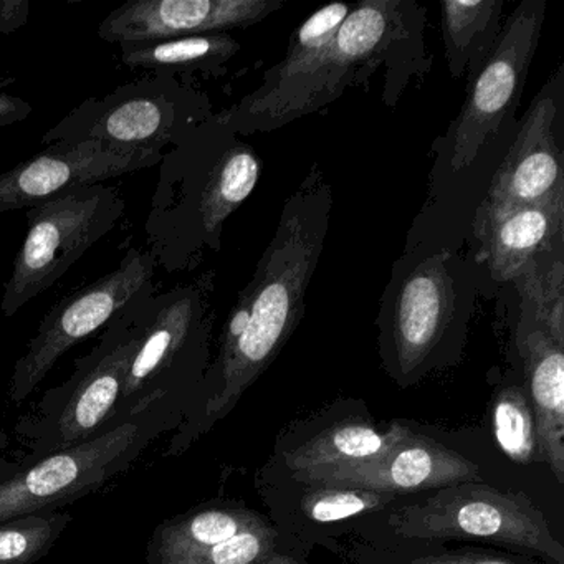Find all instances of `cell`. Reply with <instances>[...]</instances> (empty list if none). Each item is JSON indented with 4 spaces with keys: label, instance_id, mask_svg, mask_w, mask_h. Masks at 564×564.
I'll return each mask as SVG.
<instances>
[{
    "label": "cell",
    "instance_id": "1f68e13d",
    "mask_svg": "<svg viewBox=\"0 0 564 564\" xmlns=\"http://www.w3.org/2000/svg\"><path fill=\"white\" fill-rule=\"evenodd\" d=\"M21 470V464L12 460V458L0 455V484L14 477L18 471Z\"/></svg>",
    "mask_w": 564,
    "mask_h": 564
},
{
    "label": "cell",
    "instance_id": "cb8c5ba5",
    "mask_svg": "<svg viewBox=\"0 0 564 564\" xmlns=\"http://www.w3.org/2000/svg\"><path fill=\"white\" fill-rule=\"evenodd\" d=\"M68 511H48L0 523V564H35L70 527Z\"/></svg>",
    "mask_w": 564,
    "mask_h": 564
},
{
    "label": "cell",
    "instance_id": "83f0119b",
    "mask_svg": "<svg viewBox=\"0 0 564 564\" xmlns=\"http://www.w3.org/2000/svg\"><path fill=\"white\" fill-rule=\"evenodd\" d=\"M276 531L265 520L210 547L189 564H269L276 556Z\"/></svg>",
    "mask_w": 564,
    "mask_h": 564
},
{
    "label": "cell",
    "instance_id": "d6a6232c",
    "mask_svg": "<svg viewBox=\"0 0 564 564\" xmlns=\"http://www.w3.org/2000/svg\"><path fill=\"white\" fill-rule=\"evenodd\" d=\"M9 444H11V438L6 434L4 431H0V455H4V452L8 451Z\"/></svg>",
    "mask_w": 564,
    "mask_h": 564
},
{
    "label": "cell",
    "instance_id": "30bf717a",
    "mask_svg": "<svg viewBox=\"0 0 564 564\" xmlns=\"http://www.w3.org/2000/svg\"><path fill=\"white\" fill-rule=\"evenodd\" d=\"M543 0H527L508 19L498 42L471 82L454 130L452 170L464 171L498 134L523 90L540 39Z\"/></svg>",
    "mask_w": 564,
    "mask_h": 564
},
{
    "label": "cell",
    "instance_id": "484cf974",
    "mask_svg": "<svg viewBox=\"0 0 564 564\" xmlns=\"http://www.w3.org/2000/svg\"><path fill=\"white\" fill-rule=\"evenodd\" d=\"M394 498L395 495L359 488L316 487L315 490L306 491L302 510L316 523H336L386 507Z\"/></svg>",
    "mask_w": 564,
    "mask_h": 564
},
{
    "label": "cell",
    "instance_id": "603a6c76",
    "mask_svg": "<svg viewBox=\"0 0 564 564\" xmlns=\"http://www.w3.org/2000/svg\"><path fill=\"white\" fill-rule=\"evenodd\" d=\"M501 0L442 2V31L448 68L455 78L477 74L500 35Z\"/></svg>",
    "mask_w": 564,
    "mask_h": 564
},
{
    "label": "cell",
    "instance_id": "8fae6325",
    "mask_svg": "<svg viewBox=\"0 0 564 564\" xmlns=\"http://www.w3.org/2000/svg\"><path fill=\"white\" fill-rule=\"evenodd\" d=\"M352 6L329 4L296 29L286 57L263 78V85L243 98L216 123L229 131L272 130L306 115L310 82L322 65Z\"/></svg>",
    "mask_w": 564,
    "mask_h": 564
},
{
    "label": "cell",
    "instance_id": "52a82bcc",
    "mask_svg": "<svg viewBox=\"0 0 564 564\" xmlns=\"http://www.w3.org/2000/svg\"><path fill=\"white\" fill-rule=\"evenodd\" d=\"M200 117L199 95L177 77L151 74L82 101L45 133L42 144L98 141L118 150L166 153L196 130Z\"/></svg>",
    "mask_w": 564,
    "mask_h": 564
},
{
    "label": "cell",
    "instance_id": "7402d4cb",
    "mask_svg": "<svg viewBox=\"0 0 564 564\" xmlns=\"http://www.w3.org/2000/svg\"><path fill=\"white\" fill-rule=\"evenodd\" d=\"M121 64L131 70L177 77L191 72H214L239 51L227 34L191 35L167 41L120 45Z\"/></svg>",
    "mask_w": 564,
    "mask_h": 564
},
{
    "label": "cell",
    "instance_id": "2e32d148",
    "mask_svg": "<svg viewBox=\"0 0 564 564\" xmlns=\"http://www.w3.org/2000/svg\"><path fill=\"white\" fill-rule=\"evenodd\" d=\"M564 197L543 204H490L481 200L474 219L480 259L498 282L520 279L536 265L538 253L561 236Z\"/></svg>",
    "mask_w": 564,
    "mask_h": 564
},
{
    "label": "cell",
    "instance_id": "7c38bea8",
    "mask_svg": "<svg viewBox=\"0 0 564 564\" xmlns=\"http://www.w3.org/2000/svg\"><path fill=\"white\" fill-rule=\"evenodd\" d=\"M163 154L118 150L98 141L47 147L44 153L0 173V214L31 209L65 191L150 170Z\"/></svg>",
    "mask_w": 564,
    "mask_h": 564
},
{
    "label": "cell",
    "instance_id": "f546056e",
    "mask_svg": "<svg viewBox=\"0 0 564 564\" xmlns=\"http://www.w3.org/2000/svg\"><path fill=\"white\" fill-rule=\"evenodd\" d=\"M31 4L28 0H0V34H12L29 21Z\"/></svg>",
    "mask_w": 564,
    "mask_h": 564
},
{
    "label": "cell",
    "instance_id": "ffe728a7",
    "mask_svg": "<svg viewBox=\"0 0 564 564\" xmlns=\"http://www.w3.org/2000/svg\"><path fill=\"white\" fill-rule=\"evenodd\" d=\"M530 405L536 427L538 455L564 481V355L546 333L533 332L524 341Z\"/></svg>",
    "mask_w": 564,
    "mask_h": 564
},
{
    "label": "cell",
    "instance_id": "44dd1931",
    "mask_svg": "<svg viewBox=\"0 0 564 564\" xmlns=\"http://www.w3.org/2000/svg\"><path fill=\"white\" fill-rule=\"evenodd\" d=\"M405 431L408 429L401 424H392L388 432H381L365 421L341 422L286 452L285 462L295 477L333 470L378 457Z\"/></svg>",
    "mask_w": 564,
    "mask_h": 564
},
{
    "label": "cell",
    "instance_id": "5b68a950",
    "mask_svg": "<svg viewBox=\"0 0 564 564\" xmlns=\"http://www.w3.org/2000/svg\"><path fill=\"white\" fill-rule=\"evenodd\" d=\"M206 371L207 329L200 290L183 286L154 292L147 302L143 338L131 359L118 424L160 404L186 414Z\"/></svg>",
    "mask_w": 564,
    "mask_h": 564
},
{
    "label": "cell",
    "instance_id": "9c48e42d",
    "mask_svg": "<svg viewBox=\"0 0 564 564\" xmlns=\"http://www.w3.org/2000/svg\"><path fill=\"white\" fill-rule=\"evenodd\" d=\"M156 267L150 250L130 249L113 272L61 300L15 362L9 386L11 401L24 402L65 352L144 296L153 295Z\"/></svg>",
    "mask_w": 564,
    "mask_h": 564
},
{
    "label": "cell",
    "instance_id": "4316f807",
    "mask_svg": "<svg viewBox=\"0 0 564 564\" xmlns=\"http://www.w3.org/2000/svg\"><path fill=\"white\" fill-rule=\"evenodd\" d=\"M518 280L523 283L524 299L531 303L538 322L543 326L541 332L564 346L563 265L557 262L546 272H538L534 265Z\"/></svg>",
    "mask_w": 564,
    "mask_h": 564
},
{
    "label": "cell",
    "instance_id": "4fadbf2b",
    "mask_svg": "<svg viewBox=\"0 0 564 564\" xmlns=\"http://www.w3.org/2000/svg\"><path fill=\"white\" fill-rule=\"evenodd\" d=\"M296 478L315 487L359 488L398 497L470 484L480 474L474 462L408 429L378 457Z\"/></svg>",
    "mask_w": 564,
    "mask_h": 564
},
{
    "label": "cell",
    "instance_id": "f1b7e54d",
    "mask_svg": "<svg viewBox=\"0 0 564 564\" xmlns=\"http://www.w3.org/2000/svg\"><path fill=\"white\" fill-rule=\"evenodd\" d=\"M14 78L0 77V128L12 127L28 120L32 115V105L21 97L8 94Z\"/></svg>",
    "mask_w": 564,
    "mask_h": 564
},
{
    "label": "cell",
    "instance_id": "ba28073f",
    "mask_svg": "<svg viewBox=\"0 0 564 564\" xmlns=\"http://www.w3.org/2000/svg\"><path fill=\"white\" fill-rule=\"evenodd\" d=\"M392 523L402 536L490 541L564 564L563 544L528 498L475 481L438 488L421 503L398 511Z\"/></svg>",
    "mask_w": 564,
    "mask_h": 564
},
{
    "label": "cell",
    "instance_id": "4dcf8cb0",
    "mask_svg": "<svg viewBox=\"0 0 564 564\" xmlns=\"http://www.w3.org/2000/svg\"><path fill=\"white\" fill-rule=\"evenodd\" d=\"M414 564H513L497 557L474 556V554H441V556L421 557Z\"/></svg>",
    "mask_w": 564,
    "mask_h": 564
},
{
    "label": "cell",
    "instance_id": "6da1fadb",
    "mask_svg": "<svg viewBox=\"0 0 564 564\" xmlns=\"http://www.w3.org/2000/svg\"><path fill=\"white\" fill-rule=\"evenodd\" d=\"M316 189L312 176L286 204L252 282L230 313L219 356L207 368L164 457H180L226 419L299 325L328 219V196H316Z\"/></svg>",
    "mask_w": 564,
    "mask_h": 564
},
{
    "label": "cell",
    "instance_id": "d6986e66",
    "mask_svg": "<svg viewBox=\"0 0 564 564\" xmlns=\"http://www.w3.org/2000/svg\"><path fill=\"white\" fill-rule=\"evenodd\" d=\"M263 518L234 501L216 500L167 518L147 544V564H189Z\"/></svg>",
    "mask_w": 564,
    "mask_h": 564
},
{
    "label": "cell",
    "instance_id": "8992f818",
    "mask_svg": "<svg viewBox=\"0 0 564 564\" xmlns=\"http://www.w3.org/2000/svg\"><path fill=\"white\" fill-rule=\"evenodd\" d=\"M124 209L120 189L105 183L65 191L28 209V236L2 292V315L11 318L54 286L117 227Z\"/></svg>",
    "mask_w": 564,
    "mask_h": 564
},
{
    "label": "cell",
    "instance_id": "3957f363",
    "mask_svg": "<svg viewBox=\"0 0 564 564\" xmlns=\"http://www.w3.org/2000/svg\"><path fill=\"white\" fill-rule=\"evenodd\" d=\"M151 295L115 316L88 355L75 361L67 381L48 389L41 401L15 424L24 447L19 464L28 465L85 444L118 427L131 359L143 338L144 313Z\"/></svg>",
    "mask_w": 564,
    "mask_h": 564
},
{
    "label": "cell",
    "instance_id": "e0dca14e",
    "mask_svg": "<svg viewBox=\"0 0 564 564\" xmlns=\"http://www.w3.org/2000/svg\"><path fill=\"white\" fill-rule=\"evenodd\" d=\"M399 8L401 2L395 0H368L352 6L310 82L306 113L341 95L356 72L378 64L398 34Z\"/></svg>",
    "mask_w": 564,
    "mask_h": 564
},
{
    "label": "cell",
    "instance_id": "d4e9b609",
    "mask_svg": "<svg viewBox=\"0 0 564 564\" xmlns=\"http://www.w3.org/2000/svg\"><path fill=\"white\" fill-rule=\"evenodd\" d=\"M491 415L501 451L518 464L533 462L538 455L536 427L527 394L517 386L503 389L495 399Z\"/></svg>",
    "mask_w": 564,
    "mask_h": 564
},
{
    "label": "cell",
    "instance_id": "7a4b0ae2",
    "mask_svg": "<svg viewBox=\"0 0 564 564\" xmlns=\"http://www.w3.org/2000/svg\"><path fill=\"white\" fill-rule=\"evenodd\" d=\"M189 137L163 154L144 220L148 250L170 272L186 267L200 247L219 246L224 223L252 194L260 176L256 154L237 143L200 173Z\"/></svg>",
    "mask_w": 564,
    "mask_h": 564
},
{
    "label": "cell",
    "instance_id": "9a60e30c",
    "mask_svg": "<svg viewBox=\"0 0 564 564\" xmlns=\"http://www.w3.org/2000/svg\"><path fill=\"white\" fill-rule=\"evenodd\" d=\"M556 104L541 95L531 104L517 141L495 173L484 203L543 204L564 197L561 151L554 137Z\"/></svg>",
    "mask_w": 564,
    "mask_h": 564
},
{
    "label": "cell",
    "instance_id": "5bb4252c",
    "mask_svg": "<svg viewBox=\"0 0 564 564\" xmlns=\"http://www.w3.org/2000/svg\"><path fill=\"white\" fill-rule=\"evenodd\" d=\"M283 2L273 0H130L98 28L108 44H141L191 35L224 34L269 18Z\"/></svg>",
    "mask_w": 564,
    "mask_h": 564
},
{
    "label": "cell",
    "instance_id": "ac0fdd59",
    "mask_svg": "<svg viewBox=\"0 0 564 564\" xmlns=\"http://www.w3.org/2000/svg\"><path fill=\"white\" fill-rule=\"evenodd\" d=\"M445 256H435L412 270L399 290L392 316L395 361L404 375L424 365L454 313V289Z\"/></svg>",
    "mask_w": 564,
    "mask_h": 564
},
{
    "label": "cell",
    "instance_id": "277c9868",
    "mask_svg": "<svg viewBox=\"0 0 564 564\" xmlns=\"http://www.w3.org/2000/svg\"><path fill=\"white\" fill-rule=\"evenodd\" d=\"M183 417L180 409L153 405L85 444L21 465L0 484V523L58 511L100 490L130 470L158 437L176 431Z\"/></svg>",
    "mask_w": 564,
    "mask_h": 564
}]
</instances>
